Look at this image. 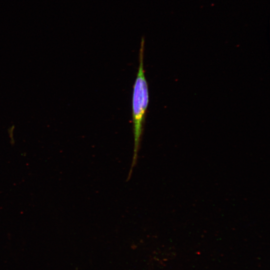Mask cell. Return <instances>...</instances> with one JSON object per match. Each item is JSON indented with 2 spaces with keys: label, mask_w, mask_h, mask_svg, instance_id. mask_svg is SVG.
<instances>
[{
  "label": "cell",
  "mask_w": 270,
  "mask_h": 270,
  "mask_svg": "<svg viewBox=\"0 0 270 270\" xmlns=\"http://www.w3.org/2000/svg\"><path fill=\"white\" fill-rule=\"evenodd\" d=\"M144 38H142L139 52V66L134 85L132 96V117L134 136V154L127 178L132 176L136 164L143 132V125L148 104V90L144 67Z\"/></svg>",
  "instance_id": "cell-1"
}]
</instances>
